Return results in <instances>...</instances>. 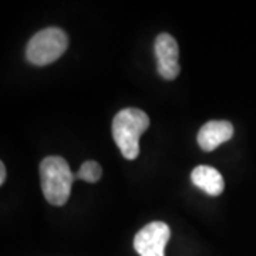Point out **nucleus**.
Returning a JSON list of instances; mask_svg holds the SVG:
<instances>
[{"label": "nucleus", "instance_id": "f257e3e1", "mask_svg": "<svg viewBox=\"0 0 256 256\" xmlns=\"http://www.w3.org/2000/svg\"><path fill=\"white\" fill-rule=\"evenodd\" d=\"M42 191L48 204L63 206L70 198L72 186L76 181L68 162L63 156H47L40 164Z\"/></svg>", "mask_w": 256, "mask_h": 256}, {"label": "nucleus", "instance_id": "f03ea898", "mask_svg": "<svg viewBox=\"0 0 256 256\" xmlns=\"http://www.w3.org/2000/svg\"><path fill=\"white\" fill-rule=\"evenodd\" d=\"M150 127V118L140 108H124L112 120V138L121 154L127 160H136L140 154V137Z\"/></svg>", "mask_w": 256, "mask_h": 256}, {"label": "nucleus", "instance_id": "7ed1b4c3", "mask_svg": "<svg viewBox=\"0 0 256 256\" xmlns=\"http://www.w3.org/2000/svg\"><path fill=\"white\" fill-rule=\"evenodd\" d=\"M68 47V37L58 28L40 30L28 40L26 58L34 66H47L64 54Z\"/></svg>", "mask_w": 256, "mask_h": 256}, {"label": "nucleus", "instance_id": "20e7f679", "mask_svg": "<svg viewBox=\"0 0 256 256\" xmlns=\"http://www.w3.org/2000/svg\"><path fill=\"white\" fill-rule=\"evenodd\" d=\"M171 236L170 226L165 222H150L134 238V249L140 256H165L164 249Z\"/></svg>", "mask_w": 256, "mask_h": 256}, {"label": "nucleus", "instance_id": "39448f33", "mask_svg": "<svg viewBox=\"0 0 256 256\" xmlns=\"http://www.w3.org/2000/svg\"><path fill=\"white\" fill-rule=\"evenodd\" d=\"M154 53L156 58V72L165 80H174L180 74L178 56L180 48L174 37L168 33H161L156 38Z\"/></svg>", "mask_w": 256, "mask_h": 256}, {"label": "nucleus", "instance_id": "423d86ee", "mask_svg": "<svg viewBox=\"0 0 256 256\" xmlns=\"http://www.w3.org/2000/svg\"><path fill=\"white\" fill-rule=\"evenodd\" d=\"M234 137V126L229 121H210L198 132V144L202 151L210 152Z\"/></svg>", "mask_w": 256, "mask_h": 256}, {"label": "nucleus", "instance_id": "0eeeda50", "mask_svg": "<svg viewBox=\"0 0 256 256\" xmlns=\"http://www.w3.org/2000/svg\"><path fill=\"white\" fill-rule=\"evenodd\" d=\"M192 184L210 196H218L225 190L224 176L216 168L208 165H198L191 174Z\"/></svg>", "mask_w": 256, "mask_h": 256}, {"label": "nucleus", "instance_id": "6e6552de", "mask_svg": "<svg viewBox=\"0 0 256 256\" xmlns=\"http://www.w3.org/2000/svg\"><path fill=\"white\" fill-rule=\"evenodd\" d=\"M101 175H102V170L98 162L96 161H86L84 164L80 166L78 172L74 174V178L76 180H82V181H86V182H97L100 181Z\"/></svg>", "mask_w": 256, "mask_h": 256}, {"label": "nucleus", "instance_id": "1a4fd4ad", "mask_svg": "<svg viewBox=\"0 0 256 256\" xmlns=\"http://www.w3.org/2000/svg\"><path fill=\"white\" fill-rule=\"evenodd\" d=\"M6 165L3 164V162H0V184L3 185L4 181H6Z\"/></svg>", "mask_w": 256, "mask_h": 256}]
</instances>
